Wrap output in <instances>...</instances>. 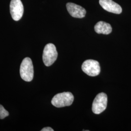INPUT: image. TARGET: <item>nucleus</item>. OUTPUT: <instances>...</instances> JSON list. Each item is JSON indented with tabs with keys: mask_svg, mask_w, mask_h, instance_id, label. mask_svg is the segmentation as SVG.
Segmentation results:
<instances>
[{
	"mask_svg": "<svg viewBox=\"0 0 131 131\" xmlns=\"http://www.w3.org/2000/svg\"><path fill=\"white\" fill-rule=\"evenodd\" d=\"M74 101L73 94L70 92L57 94L52 99V104L55 107H63L70 106Z\"/></svg>",
	"mask_w": 131,
	"mask_h": 131,
	"instance_id": "obj_1",
	"label": "nucleus"
},
{
	"mask_svg": "<svg viewBox=\"0 0 131 131\" xmlns=\"http://www.w3.org/2000/svg\"><path fill=\"white\" fill-rule=\"evenodd\" d=\"M20 75L26 82H31L34 77V67L31 58L26 57L22 61L20 67Z\"/></svg>",
	"mask_w": 131,
	"mask_h": 131,
	"instance_id": "obj_2",
	"label": "nucleus"
},
{
	"mask_svg": "<svg viewBox=\"0 0 131 131\" xmlns=\"http://www.w3.org/2000/svg\"><path fill=\"white\" fill-rule=\"evenodd\" d=\"M58 53L55 45L52 43L47 44L44 49L43 52V61L45 65L49 67L56 61Z\"/></svg>",
	"mask_w": 131,
	"mask_h": 131,
	"instance_id": "obj_3",
	"label": "nucleus"
},
{
	"mask_svg": "<svg viewBox=\"0 0 131 131\" xmlns=\"http://www.w3.org/2000/svg\"><path fill=\"white\" fill-rule=\"evenodd\" d=\"M107 104V96L104 93L98 94L92 103V110L95 114H100L106 108Z\"/></svg>",
	"mask_w": 131,
	"mask_h": 131,
	"instance_id": "obj_4",
	"label": "nucleus"
},
{
	"mask_svg": "<svg viewBox=\"0 0 131 131\" xmlns=\"http://www.w3.org/2000/svg\"><path fill=\"white\" fill-rule=\"evenodd\" d=\"M82 70L90 76H96L101 72V67L98 62L89 59L84 62L82 65Z\"/></svg>",
	"mask_w": 131,
	"mask_h": 131,
	"instance_id": "obj_5",
	"label": "nucleus"
},
{
	"mask_svg": "<svg viewBox=\"0 0 131 131\" xmlns=\"http://www.w3.org/2000/svg\"><path fill=\"white\" fill-rule=\"evenodd\" d=\"M10 11L12 19L18 21L24 14V5L20 0H11L10 4Z\"/></svg>",
	"mask_w": 131,
	"mask_h": 131,
	"instance_id": "obj_6",
	"label": "nucleus"
},
{
	"mask_svg": "<svg viewBox=\"0 0 131 131\" xmlns=\"http://www.w3.org/2000/svg\"><path fill=\"white\" fill-rule=\"evenodd\" d=\"M66 7L69 14L72 17L81 19L85 16L86 10L79 5L72 3H68L66 5Z\"/></svg>",
	"mask_w": 131,
	"mask_h": 131,
	"instance_id": "obj_7",
	"label": "nucleus"
},
{
	"mask_svg": "<svg viewBox=\"0 0 131 131\" xmlns=\"http://www.w3.org/2000/svg\"><path fill=\"white\" fill-rule=\"evenodd\" d=\"M99 4L104 9L108 12L114 14L122 13V7L112 0H99Z\"/></svg>",
	"mask_w": 131,
	"mask_h": 131,
	"instance_id": "obj_8",
	"label": "nucleus"
},
{
	"mask_svg": "<svg viewBox=\"0 0 131 131\" xmlns=\"http://www.w3.org/2000/svg\"><path fill=\"white\" fill-rule=\"evenodd\" d=\"M94 29L95 32L99 34L108 35L111 33L112 29L110 24L104 21H99L95 25Z\"/></svg>",
	"mask_w": 131,
	"mask_h": 131,
	"instance_id": "obj_9",
	"label": "nucleus"
},
{
	"mask_svg": "<svg viewBox=\"0 0 131 131\" xmlns=\"http://www.w3.org/2000/svg\"><path fill=\"white\" fill-rule=\"evenodd\" d=\"M9 113L5 109L4 106L0 104V119H4L5 117L8 116Z\"/></svg>",
	"mask_w": 131,
	"mask_h": 131,
	"instance_id": "obj_10",
	"label": "nucleus"
},
{
	"mask_svg": "<svg viewBox=\"0 0 131 131\" xmlns=\"http://www.w3.org/2000/svg\"><path fill=\"white\" fill-rule=\"evenodd\" d=\"M53 129H52V128L49 127H47L43 128L41 131H53Z\"/></svg>",
	"mask_w": 131,
	"mask_h": 131,
	"instance_id": "obj_11",
	"label": "nucleus"
}]
</instances>
